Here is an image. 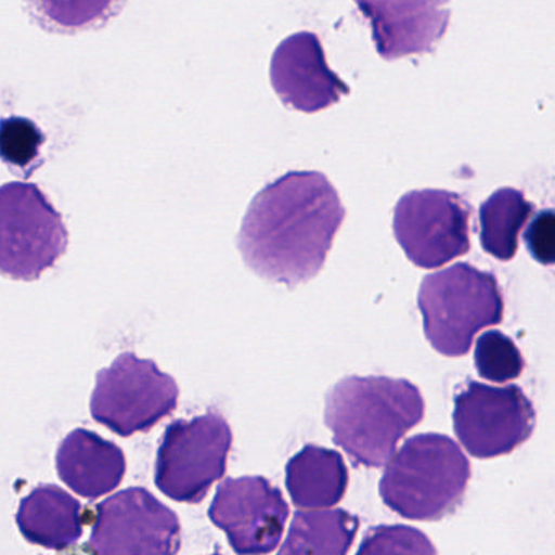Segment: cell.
I'll use <instances>...</instances> for the list:
<instances>
[{"instance_id": "ac0fdd59", "label": "cell", "mask_w": 555, "mask_h": 555, "mask_svg": "<svg viewBox=\"0 0 555 555\" xmlns=\"http://www.w3.org/2000/svg\"><path fill=\"white\" fill-rule=\"evenodd\" d=\"M534 212V206L521 191L503 188L483 201L479 209L480 243L483 251L500 261H509L518 253L519 233Z\"/></svg>"}, {"instance_id": "7c38bea8", "label": "cell", "mask_w": 555, "mask_h": 555, "mask_svg": "<svg viewBox=\"0 0 555 555\" xmlns=\"http://www.w3.org/2000/svg\"><path fill=\"white\" fill-rule=\"evenodd\" d=\"M271 83L285 105L318 113L349 95L350 89L327 66L320 38L310 31L285 38L271 60Z\"/></svg>"}, {"instance_id": "d6986e66", "label": "cell", "mask_w": 555, "mask_h": 555, "mask_svg": "<svg viewBox=\"0 0 555 555\" xmlns=\"http://www.w3.org/2000/svg\"><path fill=\"white\" fill-rule=\"evenodd\" d=\"M122 4L125 0H30L38 24L61 34L100 27L115 17Z\"/></svg>"}, {"instance_id": "7402d4cb", "label": "cell", "mask_w": 555, "mask_h": 555, "mask_svg": "<svg viewBox=\"0 0 555 555\" xmlns=\"http://www.w3.org/2000/svg\"><path fill=\"white\" fill-rule=\"evenodd\" d=\"M360 554H382V552H412V554H435L428 539L422 532L408 526H382L363 539Z\"/></svg>"}, {"instance_id": "9c48e42d", "label": "cell", "mask_w": 555, "mask_h": 555, "mask_svg": "<svg viewBox=\"0 0 555 555\" xmlns=\"http://www.w3.org/2000/svg\"><path fill=\"white\" fill-rule=\"evenodd\" d=\"M453 424L466 451L489 460L512 453L531 437L535 412L518 386L470 382L454 398Z\"/></svg>"}, {"instance_id": "ba28073f", "label": "cell", "mask_w": 555, "mask_h": 555, "mask_svg": "<svg viewBox=\"0 0 555 555\" xmlns=\"http://www.w3.org/2000/svg\"><path fill=\"white\" fill-rule=\"evenodd\" d=\"M469 206L457 194L411 191L396 204L392 230L409 261L438 269L469 251Z\"/></svg>"}, {"instance_id": "277c9868", "label": "cell", "mask_w": 555, "mask_h": 555, "mask_svg": "<svg viewBox=\"0 0 555 555\" xmlns=\"http://www.w3.org/2000/svg\"><path fill=\"white\" fill-rule=\"evenodd\" d=\"M418 308L431 347L447 357L466 356L479 331L502 323V291L492 274L461 262L422 281Z\"/></svg>"}, {"instance_id": "4fadbf2b", "label": "cell", "mask_w": 555, "mask_h": 555, "mask_svg": "<svg viewBox=\"0 0 555 555\" xmlns=\"http://www.w3.org/2000/svg\"><path fill=\"white\" fill-rule=\"evenodd\" d=\"M386 61L430 53L447 34L450 0H356Z\"/></svg>"}, {"instance_id": "ffe728a7", "label": "cell", "mask_w": 555, "mask_h": 555, "mask_svg": "<svg viewBox=\"0 0 555 555\" xmlns=\"http://www.w3.org/2000/svg\"><path fill=\"white\" fill-rule=\"evenodd\" d=\"M474 362L477 373L492 383L512 382L525 370L518 347L500 331H487L477 339Z\"/></svg>"}, {"instance_id": "5b68a950", "label": "cell", "mask_w": 555, "mask_h": 555, "mask_svg": "<svg viewBox=\"0 0 555 555\" xmlns=\"http://www.w3.org/2000/svg\"><path fill=\"white\" fill-rule=\"evenodd\" d=\"M232 444V428L217 412L171 422L158 447L155 486L175 502H203L225 476Z\"/></svg>"}, {"instance_id": "5bb4252c", "label": "cell", "mask_w": 555, "mask_h": 555, "mask_svg": "<svg viewBox=\"0 0 555 555\" xmlns=\"http://www.w3.org/2000/svg\"><path fill=\"white\" fill-rule=\"evenodd\" d=\"M57 474L67 487L95 500L118 489L126 474L121 448L95 431L77 428L57 448Z\"/></svg>"}, {"instance_id": "2e32d148", "label": "cell", "mask_w": 555, "mask_h": 555, "mask_svg": "<svg viewBox=\"0 0 555 555\" xmlns=\"http://www.w3.org/2000/svg\"><path fill=\"white\" fill-rule=\"evenodd\" d=\"M285 486L298 508H330L346 495L349 470L343 454L307 444L285 467Z\"/></svg>"}, {"instance_id": "3957f363", "label": "cell", "mask_w": 555, "mask_h": 555, "mask_svg": "<svg viewBox=\"0 0 555 555\" xmlns=\"http://www.w3.org/2000/svg\"><path fill=\"white\" fill-rule=\"evenodd\" d=\"M469 477V461L451 438L415 435L388 461L379 495L404 518L437 521L460 505Z\"/></svg>"}, {"instance_id": "7a4b0ae2", "label": "cell", "mask_w": 555, "mask_h": 555, "mask_svg": "<svg viewBox=\"0 0 555 555\" xmlns=\"http://www.w3.org/2000/svg\"><path fill=\"white\" fill-rule=\"evenodd\" d=\"M424 414V398L408 379L347 376L327 392L324 422L356 466L382 467Z\"/></svg>"}, {"instance_id": "9a60e30c", "label": "cell", "mask_w": 555, "mask_h": 555, "mask_svg": "<svg viewBox=\"0 0 555 555\" xmlns=\"http://www.w3.org/2000/svg\"><path fill=\"white\" fill-rule=\"evenodd\" d=\"M17 526L30 544L66 551L83 534V508L57 486H40L22 499Z\"/></svg>"}, {"instance_id": "603a6c76", "label": "cell", "mask_w": 555, "mask_h": 555, "mask_svg": "<svg viewBox=\"0 0 555 555\" xmlns=\"http://www.w3.org/2000/svg\"><path fill=\"white\" fill-rule=\"evenodd\" d=\"M525 243L539 264H555V209H544L532 217L525 230Z\"/></svg>"}, {"instance_id": "52a82bcc", "label": "cell", "mask_w": 555, "mask_h": 555, "mask_svg": "<svg viewBox=\"0 0 555 555\" xmlns=\"http://www.w3.org/2000/svg\"><path fill=\"white\" fill-rule=\"evenodd\" d=\"M175 378L152 360L125 352L108 369L96 373L90 412L99 424L119 437L149 431L177 409Z\"/></svg>"}, {"instance_id": "8992f818", "label": "cell", "mask_w": 555, "mask_h": 555, "mask_svg": "<svg viewBox=\"0 0 555 555\" xmlns=\"http://www.w3.org/2000/svg\"><path fill=\"white\" fill-rule=\"evenodd\" d=\"M69 233L63 217L30 183L0 191V269L18 281H35L66 253Z\"/></svg>"}, {"instance_id": "30bf717a", "label": "cell", "mask_w": 555, "mask_h": 555, "mask_svg": "<svg viewBox=\"0 0 555 555\" xmlns=\"http://www.w3.org/2000/svg\"><path fill=\"white\" fill-rule=\"evenodd\" d=\"M181 545L177 513L144 487H131L96 506L90 548L102 555H170Z\"/></svg>"}, {"instance_id": "8fae6325", "label": "cell", "mask_w": 555, "mask_h": 555, "mask_svg": "<svg viewBox=\"0 0 555 555\" xmlns=\"http://www.w3.org/2000/svg\"><path fill=\"white\" fill-rule=\"evenodd\" d=\"M291 506L266 477L225 479L217 489L209 518L229 538L236 554H269L284 535Z\"/></svg>"}, {"instance_id": "6da1fadb", "label": "cell", "mask_w": 555, "mask_h": 555, "mask_svg": "<svg viewBox=\"0 0 555 555\" xmlns=\"http://www.w3.org/2000/svg\"><path fill=\"white\" fill-rule=\"evenodd\" d=\"M346 209L320 171H291L249 204L238 249L251 271L295 287L323 269Z\"/></svg>"}, {"instance_id": "e0dca14e", "label": "cell", "mask_w": 555, "mask_h": 555, "mask_svg": "<svg viewBox=\"0 0 555 555\" xmlns=\"http://www.w3.org/2000/svg\"><path fill=\"white\" fill-rule=\"evenodd\" d=\"M359 519L346 509L297 512L279 554L344 555L352 547L359 531Z\"/></svg>"}, {"instance_id": "44dd1931", "label": "cell", "mask_w": 555, "mask_h": 555, "mask_svg": "<svg viewBox=\"0 0 555 555\" xmlns=\"http://www.w3.org/2000/svg\"><path fill=\"white\" fill-rule=\"evenodd\" d=\"M43 141V134L30 119L9 118L2 125V157L5 164L27 175L38 165Z\"/></svg>"}]
</instances>
